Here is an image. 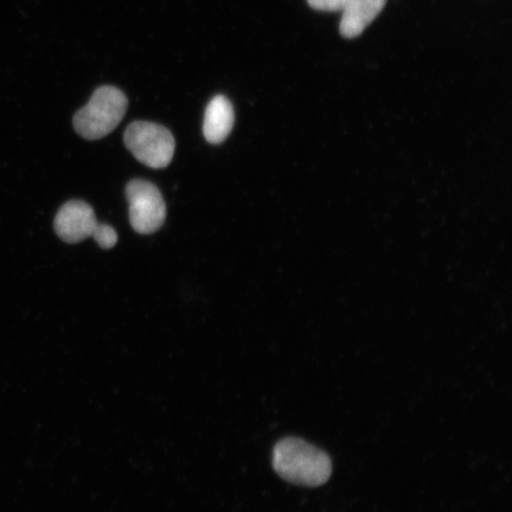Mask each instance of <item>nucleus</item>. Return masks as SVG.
Here are the masks:
<instances>
[{"instance_id": "1", "label": "nucleus", "mask_w": 512, "mask_h": 512, "mask_svg": "<svg viewBox=\"0 0 512 512\" xmlns=\"http://www.w3.org/2000/svg\"><path fill=\"white\" fill-rule=\"evenodd\" d=\"M273 469L286 482L318 488L331 477L328 453L298 438L280 440L273 450Z\"/></svg>"}, {"instance_id": "2", "label": "nucleus", "mask_w": 512, "mask_h": 512, "mask_svg": "<svg viewBox=\"0 0 512 512\" xmlns=\"http://www.w3.org/2000/svg\"><path fill=\"white\" fill-rule=\"evenodd\" d=\"M128 107L126 95L117 87L96 89L88 104L75 114V131L87 140L108 136L124 119Z\"/></svg>"}, {"instance_id": "8", "label": "nucleus", "mask_w": 512, "mask_h": 512, "mask_svg": "<svg viewBox=\"0 0 512 512\" xmlns=\"http://www.w3.org/2000/svg\"><path fill=\"white\" fill-rule=\"evenodd\" d=\"M92 238L98 242V245L104 249H111L118 242V234L114 228L108 226V224L99 223L96 227Z\"/></svg>"}, {"instance_id": "7", "label": "nucleus", "mask_w": 512, "mask_h": 512, "mask_svg": "<svg viewBox=\"0 0 512 512\" xmlns=\"http://www.w3.org/2000/svg\"><path fill=\"white\" fill-rule=\"evenodd\" d=\"M235 123L232 102L226 96L216 95L204 114L203 134L210 144H221L229 137Z\"/></svg>"}, {"instance_id": "3", "label": "nucleus", "mask_w": 512, "mask_h": 512, "mask_svg": "<svg viewBox=\"0 0 512 512\" xmlns=\"http://www.w3.org/2000/svg\"><path fill=\"white\" fill-rule=\"evenodd\" d=\"M124 140L132 155L152 169L166 168L175 155L176 142L172 133L149 121H134L126 128Z\"/></svg>"}, {"instance_id": "9", "label": "nucleus", "mask_w": 512, "mask_h": 512, "mask_svg": "<svg viewBox=\"0 0 512 512\" xmlns=\"http://www.w3.org/2000/svg\"><path fill=\"white\" fill-rule=\"evenodd\" d=\"M312 9L326 12L342 11L347 0H307Z\"/></svg>"}, {"instance_id": "6", "label": "nucleus", "mask_w": 512, "mask_h": 512, "mask_svg": "<svg viewBox=\"0 0 512 512\" xmlns=\"http://www.w3.org/2000/svg\"><path fill=\"white\" fill-rule=\"evenodd\" d=\"M387 0H347L339 32L345 38H356L363 34L368 25L374 22L386 6Z\"/></svg>"}, {"instance_id": "4", "label": "nucleus", "mask_w": 512, "mask_h": 512, "mask_svg": "<svg viewBox=\"0 0 512 512\" xmlns=\"http://www.w3.org/2000/svg\"><path fill=\"white\" fill-rule=\"evenodd\" d=\"M126 198L130 204V222L139 234L149 235L162 228L166 219V204L155 184L134 179L127 184Z\"/></svg>"}, {"instance_id": "5", "label": "nucleus", "mask_w": 512, "mask_h": 512, "mask_svg": "<svg viewBox=\"0 0 512 512\" xmlns=\"http://www.w3.org/2000/svg\"><path fill=\"white\" fill-rule=\"evenodd\" d=\"M94 210L82 201H70L60 209L55 219V232L67 243H79L92 238L98 227Z\"/></svg>"}]
</instances>
